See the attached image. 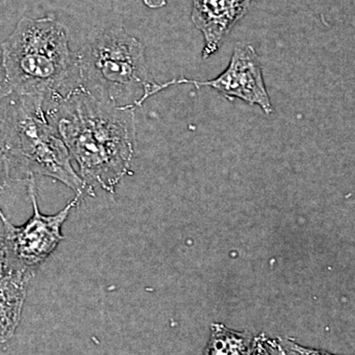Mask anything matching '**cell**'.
<instances>
[{"mask_svg":"<svg viewBox=\"0 0 355 355\" xmlns=\"http://www.w3.org/2000/svg\"><path fill=\"white\" fill-rule=\"evenodd\" d=\"M253 0H193L191 21L205 39L202 58L219 50L234 26L246 15Z\"/></svg>","mask_w":355,"mask_h":355,"instance_id":"obj_7","label":"cell"},{"mask_svg":"<svg viewBox=\"0 0 355 355\" xmlns=\"http://www.w3.org/2000/svg\"><path fill=\"white\" fill-rule=\"evenodd\" d=\"M1 116L10 144L13 171L20 175V180L50 177L73 191L76 197H94V190L72 167L69 148L49 120L44 101L15 95Z\"/></svg>","mask_w":355,"mask_h":355,"instance_id":"obj_3","label":"cell"},{"mask_svg":"<svg viewBox=\"0 0 355 355\" xmlns=\"http://www.w3.org/2000/svg\"><path fill=\"white\" fill-rule=\"evenodd\" d=\"M1 60L13 94L42 100L44 106L81 86L78 53L53 16L20 19L1 44Z\"/></svg>","mask_w":355,"mask_h":355,"instance_id":"obj_2","label":"cell"},{"mask_svg":"<svg viewBox=\"0 0 355 355\" xmlns=\"http://www.w3.org/2000/svg\"><path fill=\"white\" fill-rule=\"evenodd\" d=\"M88 187L110 193L130 172L135 155V108L98 99L80 86L44 106ZM94 190V189H93Z\"/></svg>","mask_w":355,"mask_h":355,"instance_id":"obj_1","label":"cell"},{"mask_svg":"<svg viewBox=\"0 0 355 355\" xmlns=\"http://www.w3.org/2000/svg\"><path fill=\"white\" fill-rule=\"evenodd\" d=\"M13 163L6 123L0 114V195L13 180Z\"/></svg>","mask_w":355,"mask_h":355,"instance_id":"obj_10","label":"cell"},{"mask_svg":"<svg viewBox=\"0 0 355 355\" xmlns=\"http://www.w3.org/2000/svg\"><path fill=\"white\" fill-rule=\"evenodd\" d=\"M77 53L81 86L98 99L135 109L155 83L144 44L121 28L97 33Z\"/></svg>","mask_w":355,"mask_h":355,"instance_id":"obj_4","label":"cell"},{"mask_svg":"<svg viewBox=\"0 0 355 355\" xmlns=\"http://www.w3.org/2000/svg\"><path fill=\"white\" fill-rule=\"evenodd\" d=\"M8 270V261L3 240H0V277H3Z\"/></svg>","mask_w":355,"mask_h":355,"instance_id":"obj_14","label":"cell"},{"mask_svg":"<svg viewBox=\"0 0 355 355\" xmlns=\"http://www.w3.org/2000/svg\"><path fill=\"white\" fill-rule=\"evenodd\" d=\"M142 1H144V6L150 9L162 8L167 3V0H142Z\"/></svg>","mask_w":355,"mask_h":355,"instance_id":"obj_15","label":"cell"},{"mask_svg":"<svg viewBox=\"0 0 355 355\" xmlns=\"http://www.w3.org/2000/svg\"><path fill=\"white\" fill-rule=\"evenodd\" d=\"M11 95H13V92L7 81L6 71L2 65L1 55H0V107H1L2 103Z\"/></svg>","mask_w":355,"mask_h":355,"instance_id":"obj_13","label":"cell"},{"mask_svg":"<svg viewBox=\"0 0 355 355\" xmlns=\"http://www.w3.org/2000/svg\"><path fill=\"white\" fill-rule=\"evenodd\" d=\"M250 355H284L277 340L266 336L265 334L254 336L253 349Z\"/></svg>","mask_w":355,"mask_h":355,"instance_id":"obj_11","label":"cell"},{"mask_svg":"<svg viewBox=\"0 0 355 355\" xmlns=\"http://www.w3.org/2000/svg\"><path fill=\"white\" fill-rule=\"evenodd\" d=\"M28 191L33 205V216L22 226H15L0 209V219L3 224L8 270L31 272L46 261L64 239L62 225L70 211L78 205L80 198L76 197L64 209L53 216H44L40 211L37 200L36 179L27 181Z\"/></svg>","mask_w":355,"mask_h":355,"instance_id":"obj_5","label":"cell"},{"mask_svg":"<svg viewBox=\"0 0 355 355\" xmlns=\"http://www.w3.org/2000/svg\"><path fill=\"white\" fill-rule=\"evenodd\" d=\"M254 336L245 331L231 330L225 324H211L205 355H250Z\"/></svg>","mask_w":355,"mask_h":355,"instance_id":"obj_9","label":"cell"},{"mask_svg":"<svg viewBox=\"0 0 355 355\" xmlns=\"http://www.w3.org/2000/svg\"><path fill=\"white\" fill-rule=\"evenodd\" d=\"M32 273L8 270L0 277V343L12 338L20 323Z\"/></svg>","mask_w":355,"mask_h":355,"instance_id":"obj_8","label":"cell"},{"mask_svg":"<svg viewBox=\"0 0 355 355\" xmlns=\"http://www.w3.org/2000/svg\"><path fill=\"white\" fill-rule=\"evenodd\" d=\"M181 84H193L198 88H214L228 99H240L251 106H259L268 114L273 112L260 60L256 50L250 44L236 46L227 69L216 78L202 81L183 77L164 83H155L142 98L141 104L161 91Z\"/></svg>","mask_w":355,"mask_h":355,"instance_id":"obj_6","label":"cell"},{"mask_svg":"<svg viewBox=\"0 0 355 355\" xmlns=\"http://www.w3.org/2000/svg\"><path fill=\"white\" fill-rule=\"evenodd\" d=\"M277 342L284 355H336L324 350L311 349V347L299 345L292 338H277Z\"/></svg>","mask_w":355,"mask_h":355,"instance_id":"obj_12","label":"cell"}]
</instances>
